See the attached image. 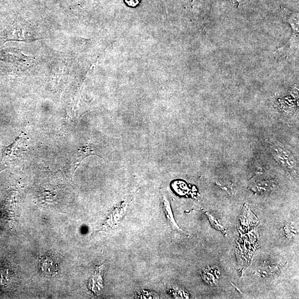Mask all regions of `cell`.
I'll use <instances>...</instances> for the list:
<instances>
[{
    "label": "cell",
    "instance_id": "5",
    "mask_svg": "<svg viewBox=\"0 0 299 299\" xmlns=\"http://www.w3.org/2000/svg\"><path fill=\"white\" fill-rule=\"evenodd\" d=\"M203 212L207 216L209 221H210L212 226L214 228L216 229L217 230L222 232L224 235H227L226 229L219 223L215 217L212 216L210 212H209L206 210H203Z\"/></svg>",
    "mask_w": 299,
    "mask_h": 299
},
{
    "label": "cell",
    "instance_id": "1",
    "mask_svg": "<svg viewBox=\"0 0 299 299\" xmlns=\"http://www.w3.org/2000/svg\"><path fill=\"white\" fill-rule=\"evenodd\" d=\"M22 143L21 138L19 137L10 146L3 149L1 161L0 162V172L16 162L17 158L20 156Z\"/></svg>",
    "mask_w": 299,
    "mask_h": 299
},
{
    "label": "cell",
    "instance_id": "3",
    "mask_svg": "<svg viewBox=\"0 0 299 299\" xmlns=\"http://www.w3.org/2000/svg\"><path fill=\"white\" fill-rule=\"evenodd\" d=\"M162 206L163 209L164 215H165L167 221L171 227L173 231L186 234L182 229L179 227L174 218L171 204L169 203L167 197L163 194L162 197Z\"/></svg>",
    "mask_w": 299,
    "mask_h": 299
},
{
    "label": "cell",
    "instance_id": "4",
    "mask_svg": "<svg viewBox=\"0 0 299 299\" xmlns=\"http://www.w3.org/2000/svg\"><path fill=\"white\" fill-rule=\"evenodd\" d=\"M42 270L44 273L53 274L56 272V268L54 265L53 261L51 259L46 258L42 262Z\"/></svg>",
    "mask_w": 299,
    "mask_h": 299
},
{
    "label": "cell",
    "instance_id": "6",
    "mask_svg": "<svg viewBox=\"0 0 299 299\" xmlns=\"http://www.w3.org/2000/svg\"><path fill=\"white\" fill-rule=\"evenodd\" d=\"M213 270H211L210 269L208 268L203 271V278L204 280L209 283H216L218 280V276H216L217 274H214L212 276V272Z\"/></svg>",
    "mask_w": 299,
    "mask_h": 299
},
{
    "label": "cell",
    "instance_id": "7",
    "mask_svg": "<svg viewBox=\"0 0 299 299\" xmlns=\"http://www.w3.org/2000/svg\"><path fill=\"white\" fill-rule=\"evenodd\" d=\"M127 3L130 6L135 7L140 2V0H126Z\"/></svg>",
    "mask_w": 299,
    "mask_h": 299
},
{
    "label": "cell",
    "instance_id": "2",
    "mask_svg": "<svg viewBox=\"0 0 299 299\" xmlns=\"http://www.w3.org/2000/svg\"><path fill=\"white\" fill-rule=\"evenodd\" d=\"M130 203L131 201L128 199L115 208L105 221L102 227L103 229L107 230L118 227L122 222L124 216L126 215Z\"/></svg>",
    "mask_w": 299,
    "mask_h": 299
}]
</instances>
